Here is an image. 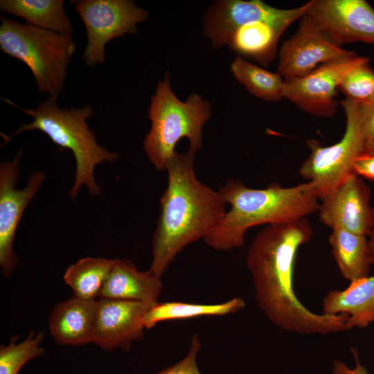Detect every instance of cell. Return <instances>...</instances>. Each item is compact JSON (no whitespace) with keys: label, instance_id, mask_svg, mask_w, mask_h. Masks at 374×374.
I'll return each mask as SVG.
<instances>
[{"label":"cell","instance_id":"1","mask_svg":"<svg viewBox=\"0 0 374 374\" xmlns=\"http://www.w3.org/2000/svg\"><path fill=\"white\" fill-rule=\"evenodd\" d=\"M312 235L307 217L266 225L257 233L246 257L257 305L271 323L287 332L326 335L347 330L346 314L315 313L294 291L296 254Z\"/></svg>","mask_w":374,"mask_h":374},{"label":"cell","instance_id":"2","mask_svg":"<svg viewBox=\"0 0 374 374\" xmlns=\"http://www.w3.org/2000/svg\"><path fill=\"white\" fill-rule=\"evenodd\" d=\"M195 153L175 152L166 166L168 185L152 246L149 271L161 278L186 246L205 238L224 216L226 202L219 192L196 177Z\"/></svg>","mask_w":374,"mask_h":374},{"label":"cell","instance_id":"3","mask_svg":"<svg viewBox=\"0 0 374 374\" xmlns=\"http://www.w3.org/2000/svg\"><path fill=\"white\" fill-rule=\"evenodd\" d=\"M218 192L231 208L204 238L206 244L215 251L244 246L245 233L251 227L305 218L318 212L320 205L316 187L310 181L290 187L271 183L256 189L231 179Z\"/></svg>","mask_w":374,"mask_h":374},{"label":"cell","instance_id":"4","mask_svg":"<svg viewBox=\"0 0 374 374\" xmlns=\"http://www.w3.org/2000/svg\"><path fill=\"white\" fill-rule=\"evenodd\" d=\"M6 101L30 116L33 121L24 124L13 134L6 136L3 145L17 135L27 131L39 130L62 148L70 150L75 159V177L69 195L75 198L82 185H85L92 195H98L100 187L94 179V169L105 161L113 162L118 158L116 152L107 150L100 145L96 139L95 132L87 123L93 110L91 106L82 107H61L53 97L48 96L35 108L22 109L9 100Z\"/></svg>","mask_w":374,"mask_h":374},{"label":"cell","instance_id":"5","mask_svg":"<svg viewBox=\"0 0 374 374\" xmlns=\"http://www.w3.org/2000/svg\"><path fill=\"white\" fill-rule=\"evenodd\" d=\"M211 116L210 103L193 93L187 100H179L173 93L170 75L159 81L148 109L151 128L143 141V150L159 171L166 170L175 155L176 144L188 138L189 150L196 153L202 147V128Z\"/></svg>","mask_w":374,"mask_h":374},{"label":"cell","instance_id":"6","mask_svg":"<svg viewBox=\"0 0 374 374\" xmlns=\"http://www.w3.org/2000/svg\"><path fill=\"white\" fill-rule=\"evenodd\" d=\"M0 48L26 64L37 91L57 99L76 51L71 35L61 34L1 15Z\"/></svg>","mask_w":374,"mask_h":374},{"label":"cell","instance_id":"7","mask_svg":"<svg viewBox=\"0 0 374 374\" xmlns=\"http://www.w3.org/2000/svg\"><path fill=\"white\" fill-rule=\"evenodd\" d=\"M340 104L346 117L343 137L326 147L319 141L308 140L307 145L310 153L299 171L301 177L314 184L319 200L355 174L354 162L364 152L366 143L358 105L348 98Z\"/></svg>","mask_w":374,"mask_h":374},{"label":"cell","instance_id":"8","mask_svg":"<svg viewBox=\"0 0 374 374\" xmlns=\"http://www.w3.org/2000/svg\"><path fill=\"white\" fill-rule=\"evenodd\" d=\"M75 3L86 29L87 43L82 60L89 66L104 63L106 44L125 34H135L137 24L149 16L146 10L130 0H81Z\"/></svg>","mask_w":374,"mask_h":374},{"label":"cell","instance_id":"9","mask_svg":"<svg viewBox=\"0 0 374 374\" xmlns=\"http://www.w3.org/2000/svg\"><path fill=\"white\" fill-rule=\"evenodd\" d=\"M23 149H20L12 161L0 166V267L6 278L14 271L19 258L13 250L15 233L28 204L45 179L40 170L33 172L26 186L19 189V166Z\"/></svg>","mask_w":374,"mask_h":374},{"label":"cell","instance_id":"10","mask_svg":"<svg viewBox=\"0 0 374 374\" xmlns=\"http://www.w3.org/2000/svg\"><path fill=\"white\" fill-rule=\"evenodd\" d=\"M368 59L356 54L322 64L304 76L284 79L283 98L310 114L331 117L338 105L335 97L340 82Z\"/></svg>","mask_w":374,"mask_h":374},{"label":"cell","instance_id":"11","mask_svg":"<svg viewBox=\"0 0 374 374\" xmlns=\"http://www.w3.org/2000/svg\"><path fill=\"white\" fill-rule=\"evenodd\" d=\"M356 55L341 47L308 15L279 52L278 73L284 79L302 77L322 64Z\"/></svg>","mask_w":374,"mask_h":374},{"label":"cell","instance_id":"12","mask_svg":"<svg viewBox=\"0 0 374 374\" xmlns=\"http://www.w3.org/2000/svg\"><path fill=\"white\" fill-rule=\"evenodd\" d=\"M338 44H374V9L365 0H312L305 14Z\"/></svg>","mask_w":374,"mask_h":374},{"label":"cell","instance_id":"13","mask_svg":"<svg viewBox=\"0 0 374 374\" xmlns=\"http://www.w3.org/2000/svg\"><path fill=\"white\" fill-rule=\"evenodd\" d=\"M310 1L292 9H278L260 0L220 1L209 9L205 19V35L215 47L226 44L233 31L253 20H266L290 26L303 17Z\"/></svg>","mask_w":374,"mask_h":374},{"label":"cell","instance_id":"14","mask_svg":"<svg viewBox=\"0 0 374 374\" xmlns=\"http://www.w3.org/2000/svg\"><path fill=\"white\" fill-rule=\"evenodd\" d=\"M371 191L361 177L353 174L332 193L320 199L319 220L332 229L368 236L372 225Z\"/></svg>","mask_w":374,"mask_h":374},{"label":"cell","instance_id":"15","mask_svg":"<svg viewBox=\"0 0 374 374\" xmlns=\"http://www.w3.org/2000/svg\"><path fill=\"white\" fill-rule=\"evenodd\" d=\"M155 304V303H154ZM154 304L98 299L93 343L112 351L129 350L134 341L144 336V317Z\"/></svg>","mask_w":374,"mask_h":374},{"label":"cell","instance_id":"16","mask_svg":"<svg viewBox=\"0 0 374 374\" xmlns=\"http://www.w3.org/2000/svg\"><path fill=\"white\" fill-rule=\"evenodd\" d=\"M98 299L75 296L57 304L49 317V329L59 345L80 346L93 343Z\"/></svg>","mask_w":374,"mask_h":374},{"label":"cell","instance_id":"17","mask_svg":"<svg viewBox=\"0 0 374 374\" xmlns=\"http://www.w3.org/2000/svg\"><path fill=\"white\" fill-rule=\"evenodd\" d=\"M162 290L161 278L149 270L142 271L126 259H116L98 299L154 304Z\"/></svg>","mask_w":374,"mask_h":374},{"label":"cell","instance_id":"18","mask_svg":"<svg viewBox=\"0 0 374 374\" xmlns=\"http://www.w3.org/2000/svg\"><path fill=\"white\" fill-rule=\"evenodd\" d=\"M323 314L348 316V330L374 321V275L350 282L344 290H332L323 300Z\"/></svg>","mask_w":374,"mask_h":374},{"label":"cell","instance_id":"19","mask_svg":"<svg viewBox=\"0 0 374 374\" xmlns=\"http://www.w3.org/2000/svg\"><path fill=\"white\" fill-rule=\"evenodd\" d=\"M289 26L266 20L250 21L235 29L226 44L233 51L268 66L276 56L280 36Z\"/></svg>","mask_w":374,"mask_h":374},{"label":"cell","instance_id":"20","mask_svg":"<svg viewBox=\"0 0 374 374\" xmlns=\"http://www.w3.org/2000/svg\"><path fill=\"white\" fill-rule=\"evenodd\" d=\"M335 261L342 276L350 282L369 276L368 236L342 229H332L328 238Z\"/></svg>","mask_w":374,"mask_h":374},{"label":"cell","instance_id":"21","mask_svg":"<svg viewBox=\"0 0 374 374\" xmlns=\"http://www.w3.org/2000/svg\"><path fill=\"white\" fill-rule=\"evenodd\" d=\"M64 3L62 0H1L0 10L23 18L35 26L71 35L73 29Z\"/></svg>","mask_w":374,"mask_h":374},{"label":"cell","instance_id":"22","mask_svg":"<svg viewBox=\"0 0 374 374\" xmlns=\"http://www.w3.org/2000/svg\"><path fill=\"white\" fill-rule=\"evenodd\" d=\"M246 303L240 297L216 304L189 303L184 302H163L154 304L144 317L147 329L158 323L169 320L184 319L204 316H224L244 308Z\"/></svg>","mask_w":374,"mask_h":374},{"label":"cell","instance_id":"23","mask_svg":"<svg viewBox=\"0 0 374 374\" xmlns=\"http://www.w3.org/2000/svg\"><path fill=\"white\" fill-rule=\"evenodd\" d=\"M115 262L116 259L83 258L66 269L63 279L73 296L96 300Z\"/></svg>","mask_w":374,"mask_h":374},{"label":"cell","instance_id":"24","mask_svg":"<svg viewBox=\"0 0 374 374\" xmlns=\"http://www.w3.org/2000/svg\"><path fill=\"white\" fill-rule=\"evenodd\" d=\"M231 71L237 80L257 98L267 101L283 98L284 79L279 73L270 72L240 57L231 64Z\"/></svg>","mask_w":374,"mask_h":374},{"label":"cell","instance_id":"25","mask_svg":"<svg viewBox=\"0 0 374 374\" xmlns=\"http://www.w3.org/2000/svg\"><path fill=\"white\" fill-rule=\"evenodd\" d=\"M18 336H13L8 345L0 346V374H18L30 360L44 355L41 346L44 333L31 330L27 337L17 343Z\"/></svg>","mask_w":374,"mask_h":374},{"label":"cell","instance_id":"26","mask_svg":"<svg viewBox=\"0 0 374 374\" xmlns=\"http://www.w3.org/2000/svg\"><path fill=\"white\" fill-rule=\"evenodd\" d=\"M337 90L358 105L374 103V71L366 60L348 72L337 87Z\"/></svg>","mask_w":374,"mask_h":374},{"label":"cell","instance_id":"27","mask_svg":"<svg viewBox=\"0 0 374 374\" xmlns=\"http://www.w3.org/2000/svg\"><path fill=\"white\" fill-rule=\"evenodd\" d=\"M200 349L199 337L197 334H194L186 356L173 365L155 374H202L197 364V357Z\"/></svg>","mask_w":374,"mask_h":374},{"label":"cell","instance_id":"28","mask_svg":"<svg viewBox=\"0 0 374 374\" xmlns=\"http://www.w3.org/2000/svg\"><path fill=\"white\" fill-rule=\"evenodd\" d=\"M351 353L355 360V366L348 367L344 362L336 359L332 364V374H369L366 367L359 360L357 350L352 348Z\"/></svg>","mask_w":374,"mask_h":374},{"label":"cell","instance_id":"29","mask_svg":"<svg viewBox=\"0 0 374 374\" xmlns=\"http://www.w3.org/2000/svg\"><path fill=\"white\" fill-rule=\"evenodd\" d=\"M354 173L374 181V153L363 152L354 162Z\"/></svg>","mask_w":374,"mask_h":374},{"label":"cell","instance_id":"30","mask_svg":"<svg viewBox=\"0 0 374 374\" xmlns=\"http://www.w3.org/2000/svg\"><path fill=\"white\" fill-rule=\"evenodd\" d=\"M358 107L366 141V143L373 141H374V103L367 105H358Z\"/></svg>","mask_w":374,"mask_h":374},{"label":"cell","instance_id":"31","mask_svg":"<svg viewBox=\"0 0 374 374\" xmlns=\"http://www.w3.org/2000/svg\"><path fill=\"white\" fill-rule=\"evenodd\" d=\"M372 225L368 235L370 260L371 265H374V205L372 206Z\"/></svg>","mask_w":374,"mask_h":374},{"label":"cell","instance_id":"32","mask_svg":"<svg viewBox=\"0 0 374 374\" xmlns=\"http://www.w3.org/2000/svg\"><path fill=\"white\" fill-rule=\"evenodd\" d=\"M364 152L374 153V141L366 143Z\"/></svg>","mask_w":374,"mask_h":374}]
</instances>
